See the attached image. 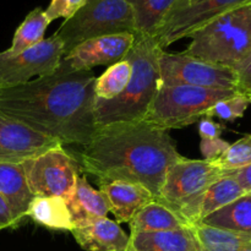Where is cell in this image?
I'll return each instance as SVG.
<instances>
[{
    "mask_svg": "<svg viewBox=\"0 0 251 251\" xmlns=\"http://www.w3.org/2000/svg\"><path fill=\"white\" fill-rule=\"evenodd\" d=\"M92 70H73L63 60L54 73L0 87V113L63 145L83 147L96 136Z\"/></svg>",
    "mask_w": 251,
    "mask_h": 251,
    "instance_id": "6da1fadb",
    "label": "cell"
},
{
    "mask_svg": "<svg viewBox=\"0 0 251 251\" xmlns=\"http://www.w3.org/2000/svg\"><path fill=\"white\" fill-rule=\"evenodd\" d=\"M81 171L100 183L125 180L140 184L159 198L167 171L181 156L168 130L144 122L122 123L100 127L82 147Z\"/></svg>",
    "mask_w": 251,
    "mask_h": 251,
    "instance_id": "7a4b0ae2",
    "label": "cell"
},
{
    "mask_svg": "<svg viewBox=\"0 0 251 251\" xmlns=\"http://www.w3.org/2000/svg\"><path fill=\"white\" fill-rule=\"evenodd\" d=\"M164 50L152 36L135 33L134 43L124 59L131 65V76L125 90L110 100H95L97 127L144 120L161 83L159 54Z\"/></svg>",
    "mask_w": 251,
    "mask_h": 251,
    "instance_id": "3957f363",
    "label": "cell"
},
{
    "mask_svg": "<svg viewBox=\"0 0 251 251\" xmlns=\"http://www.w3.org/2000/svg\"><path fill=\"white\" fill-rule=\"evenodd\" d=\"M189 38L184 53L238 73L251 59V2L216 17Z\"/></svg>",
    "mask_w": 251,
    "mask_h": 251,
    "instance_id": "277c9868",
    "label": "cell"
},
{
    "mask_svg": "<svg viewBox=\"0 0 251 251\" xmlns=\"http://www.w3.org/2000/svg\"><path fill=\"white\" fill-rule=\"evenodd\" d=\"M233 172L225 171L211 161L183 157L168 168L156 201L176 211L193 226L199 223L201 202L207 189Z\"/></svg>",
    "mask_w": 251,
    "mask_h": 251,
    "instance_id": "5b68a950",
    "label": "cell"
},
{
    "mask_svg": "<svg viewBox=\"0 0 251 251\" xmlns=\"http://www.w3.org/2000/svg\"><path fill=\"white\" fill-rule=\"evenodd\" d=\"M237 95L235 90L162 86L150 105L144 122L168 131L181 129L205 118L217 102Z\"/></svg>",
    "mask_w": 251,
    "mask_h": 251,
    "instance_id": "8992f818",
    "label": "cell"
},
{
    "mask_svg": "<svg viewBox=\"0 0 251 251\" xmlns=\"http://www.w3.org/2000/svg\"><path fill=\"white\" fill-rule=\"evenodd\" d=\"M115 33L135 34L134 14L126 0H86L54 34L63 41L66 54L87 39Z\"/></svg>",
    "mask_w": 251,
    "mask_h": 251,
    "instance_id": "52a82bcc",
    "label": "cell"
},
{
    "mask_svg": "<svg viewBox=\"0 0 251 251\" xmlns=\"http://www.w3.org/2000/svg\"><path fill=\"white\" fill-rule=\"evenodd\" d=\"M63 144L51 147L48 151L22 162L27 185L34 198H63L71 194L81 166Z\"/></svg>",
    "mask_w": 251,
    "mask_h": 251,
    "instance_id": "ba28073f",
    "label": "cell"
},
{
    "mask_svg": "<svg viewBox=\"0 0 251 251\" xmlns=\"http://www.w3.org/2000/svg\"><path fill=\"white\" fill-rule=\"evenodd\" d=\"M161 83L164 87L190 86V87L235 90L238 75L234 70L217 64L201 60L183 53L159 54Z\"/></svg>",
    "mask_w": 251,
    "mask_h": 251,
    "instance_id": "9c48e42d",
    "label": "cell"
},
{
    "mask_svg": "<svg viewBox=\"0 0 251 251\" xmlns=\"http://www.w3.org/2000/svg\"><path fill=\"white\" fill-rule=\"evenodd\" d=\"M64 55V43L55 34L19 54L1 51L0 87L22 85L31 81L34 76L49 75L60 65Z\"/></svg>",
    "mask_w": 251,
    "mask_h": 251,
    "instance_id": "30bf717a",
    "label": "cell"
},
{
    "mask_svg": "<svg viewBox=\"0 0 251 251\" xmlns=\"http://www.w3.org/2000/svg\"><path fill=\"white\" fill-rule=\"evenodd\" d=\"M250 2L251 0H199L184 9L169 12L153 37L164 49L174 42L189 38L216 17Z\"/></svg>",
    "mask_w": 251,
    "mask_h": 251,
    "instance_id": "8fae6325",
    "label": "cell"
},
{
    "mask_svg": "<svg viewBox=\"0 0 251 251\" xmlns=\"http://www.w3.org/2000/svg\"><path fill=\"white\" fill-rule=\"evenodd\" d=\"M134 43V33L96 37L77 44L61 60L73 70H91L98 65H113L123 60Z\"/></svg>",
    "mask_w": 251,
    "mask_h": 251,
    "instance_id": "7c38bea8",
    "label": "cell"
},
{
    "mask_svg": "<svg viewBox=\"0 0 251 251\" xmlns=\"http://www.w3.org/2000/svg\"><path fill=\"white\" fill-rule=\"evenodd\" d=\"M59 144L0 113V162L22 163Z\"/></svg>",
    "mask_w": 251,
    "mask_h": 251,
    "instance_id": "4fadbf2b",
    "label": "cell"
},
{
    "mask_svg": "<svg viewBox=\"0 0 251 251\" xmlns=\"http://www.w3.org/2000/svg\"><path fill=\"white\" fill-rule=\"evenodd\" d=\"M74 239L86 251H125L129 235L119 223L107 217L95 218L71 229Z\"/></svg>",
    "mask_w": 251,
    "mask_h": 251,
    "instance_id": "5bb4252c",
    "label": "cell"
},
{
    "mask_svg": "<svg viewBox=\"0 0 251 251\" xmlns=\"http://www.w3.org/2000/svg\"><path fill=\"white\" fill-rule=\"evenodd\" d=\"M100 191L104 196L109 212L117 218V223H129L144 206L154 201L153 195L146 188L125 180L100 183Z\"/></svg>",
    "mask_w": 251,
    "mask_h": 251,
    "instance_id": "9a60e30c",
    "label": "cell"
},
{
    "mask_svg": "<svg viewBox=\"0 0 251 251\" xmlns=\"http://www.w3.org/2000/svg\"><path fill=\"white\" fill-rule=\"evenodd\" d=\"M125 251H203L190 228L131 233Z\"/></svg>",
    "mask_w": 251,
    "mask_h": 251,
    "instance_id": "2e32d148",
    "label": "cell"
},
{
    "mask_svg": "<svg viewBox=\"0 0 251 251\" xmlns=\"http://www.w3.org/2000/svg\"><path fill=\"white\" fill-rule=\"evenodd\" d=\"M0 195L7 202L17 226H20L34 199L27 185L21 163L0 162Z\"/></svg>",
    "mask_w": 251,
    "mask_h": 251,
    "instance_id": "e0dca14e",
    "label": "cell"
},
{
    "mask_svg": "<svg viewBox=\"0 0 251 251\" xmlns=\"http://www.w3.org/2000/svg\"><path fill=\"white\" fill-rule=\"evenodd\" d=\"M65 201L73 218L74 227L95 218L107 217L109 212L104 196L90 185L85 174H80L75 188Z\"/></svg>",
    "mask_w": 251,
    "mask_h": 251,
    "instance_id": "ac0fdd59",
    "label": "cell"
},
{
    "mask_svg": "<svg viewBox=\"0 0 251 251\" xmlns=\"http://www.w3.org/2000/svg\"><path fill=\"white\" fill-rule=\"evenodd\" d=\"M131 233L163 232L181 228H190L191 225L168 206L152 201L141 208L129 222Z\"/></svg>",
    "mask_w": 251,
    "mask_h": 251,
    "instance_id": "d6986e66",
    "label": "cell"
},
{
    "mask_svg": "<svg viewBox=\"0 0 251 251\" xmlns=\"http://www.w3.org/2000/svg\"><path fill=\"white\" fill-rule=\"evenodd\" d=\"M199 223L251 235V193L206 216Z\"/></svg>",
    "mask_w": 251,
    "mask_h": 251,
    "instance_id": "ffe728a7",
    "label": "cell"
},
{
    "mask_svg": "<svg viewBox=\"0 0 251 251\" xmlns=\"http://www.w3.org/2000/svg\"><path fill=\"white\" fill-rule=\"evenodd\" d=\"M26 217L49 229L69 230L74 228L70 211L63 198H34Z\"/></svg>",
    "mask_w": 251,
    "mask_h": 251,
    "instance_id": "44dd1931",
    "label": "cell"
},
{
    "mask_svg": "<svg viewBox=\"0 0 251 251\" xmlns=\"http://www.w3.org/2000/svg\"><path fill=\"white\" fill-rule=\"evenodd\" d=\"M203 251H242L251 247V235L195 223L190 227Z\"/></svg>",
    "mask_w": 251,
    "mask_h": 251,
    "instance_id": "7402d4cb",
    "label": "cell"
},
{
    "mask_svg": "<svg viewBox=\"0 0 251 251\" xmlns=\"http://www.w3.org/2000/svg\"><path fill=\"white\" fill-rule=\"evenodd\" d=\"M132 9L135 33L154 36L178 0H126Z\"/></svg>",
    "mask_w": 251,
    "mask_h": 251,
    "instance_id": "603a6c76",
    "label": "cell"
},
{
    "mask_svg": "<svg viewBox=\"0 0 251 251\" xmlns=\"http://www.w3.org/2000/svg\"><path fill=\"white\" fill-rule=\"evenodd\" d=\"M233 173L220 178L207 189L203 195L202 202H201L199 222H201V220L205 218L206 216L216 212L217 210L225 207L228 203L233 202L240 196L247 194L239 181L233 176Z\"/></svg>",
    "mask_w": 251,
    "mask_h": 251,
    "instance_id": "cb8c5ba5",
    "label": "cell"
},
{
    "mask_svg": "<svg viewBox=\"0 0 251 251\" xmlns=\"http://www.w3.org/2000/svg\"><path fill=\"white\" fill-rule=\"evenodd\" d=\"M49 24L50 22L47 19L42 7L32 10L15 31L11 46L6 49L7 53L19 54L43 41Z\"/></svg>",
    "mask_w": 251,
    "mask_h": 251,
    "instance_id": "d4e9b609",
    "label": "cell"
},
{
    "mask_svg": "<svg viewBox=\"0 0 251 251\" xmlns=\"http://www.w3.org/2000/svg\"><path fill=\"white\" fill-rule=\"evenodd\" d=\"M130 76H131V65L126 59H123V60L108 66L107 70L100 77H96V100H114L125 90L129 83Z\"/></svg>",
    "mask_w": 251,
    "mask_h": 251,
    "instance_id": "484cf974",
    "label": "cell"
},
{
    "mask_svg": "<svg viewBox=\"0 0 251 251\" xmlns=\"http://www.w3.org/2000/svg\"><path fill=\"white\" fill-rule=\"evenodd\" d=\"M220 168L225 171H238L251 164V135L238 140L233 145H229L227 151L212 161Z\"/></svg>",
    "mask_w": 251,
    "mask_h": 251,
    "instance_id": "4316f807",
    "label": "cell"
},
{
    "mask_svg": "<svg viewBox=\"0 0 251 251\" xmlns=\"http://www.w3.org/2000/svg\"><path fill=\"white\" fill-rule=\"evenodd\" d=\"M249 100L243 96L237 95L232 98L220 100L207 112L206 117H218L226 122H233L238 118H243L245 110L249 107Z\"/></svg>",
    "mask_w": 251,
    "mask_h": 251,
    "instance_id": "83f0119b",
    "label": "cell"
},
{
    "mask_svg": "<svg viewBox=\"0 0 251 251\" xmlns=\"http://www.w3.org/2000/svg\"><path fill=\"white\" fill-rule=\"evenodd\" d=\"M86 0H50L47 10H44L49 22L56 19L69 20L85 5Z\"/></svg>",
    "mask_w": 251,
    "mask_h": 251,
    "instance_id": "f1b7e54d",
    "label": "cell"
},
{
    "mask_svg": "<svg viewBox=\"0 0 251 251\" xmlns=\"http://www.w3.org/2000/svg\"><path fill=\"white\" fill-rule=\"evenodd\" d=\"M229 144L221 137L215 139H201L200 150L205 161H216L228 150Z\"/></svg>",
    "mask_w": 251,
    "mask_h": 251,
    "instance_id": "f546056e",
    "label": "cell"
},
{
    "mask_svg": "<svg viewBox=\"0 0 251 251\" xmlns=\"http://www.w3.org/2000/svg\"><path fill=\"white\" fill-rule=\"evenodd\" d=\"M237 75L238 80L235 91L238 92V95L247 98L249 103H251V59L244 68L238 71Z\"/></svg>",
    "mask_w": 251,
    "mask_h": 251,
    "instance_id": "4dcf8cb0",
    "label": "cell"
},
{
    "mask_svg": "<svg viewBox=\"0 0 251 251\" xmlns=\"http://www.w3.org/2000/svg\"><path fill=\"white\" fill-rule=\"evenodd\" d=\"M222 125L218 123L213 122L211 118H202L199 123V134H200L201 139H215V137H220L222 134Z\"/></svg>",
    "mask_w": 251,
    "mask_h": 251,
    "instance_id": "1f68e13d",
    "label": "cell"
},
{
    "mask_svg": "<svg viewBox=\"0 0 251 251\" xmlns=\"http://www.w3.org/2000/svg\"><path fill=\"white\" fill-rule=\"evenodd\" d=\"M16 221H15L14 215H12L11 210H10L9 205L6 201L4 200L1 195H0V230L6 229V228H11L15 229L17 228Z\"/></svg>",
    "mask_w": 251,
    "mask_h": 251,
    "instance_id": "d6a6232c",
    "label": "cell"
},
{
    "mask_svg": "<svg viewBox=\"0 0 251 251\" xmlns=\"http://www.w3.org/2000/svg\"><path fill=\"white\" fill-rule=\"evenodd\" d=\"M233 176H235L242 188L244 189L245 193H251V164L244 168H240L234 171Z\"/></svg>",
    "mask_w": 251,
    "mask_h": 251,
    "instance_id": "836d02e7",
    "label": "cell"
},
{
    "mask_svg": "<svg viewBox=\"0 0 251 251\" xmlns=\"http://www.w3.org/2000/svg\"><path fill=\"white\" fill-rule=\"evenodd\" d=\"M196 1H199V0H178V1L176 2V5H174V6H173V9H172V11H176V10L184 9V7L189 6V5L194 4V2H196Z\"/></svg>",
    "mask_w": 251,
    "mask_h": 251,
    "instance_id": "e575fe53",
    "label": "cell"
},
{
    "mask_svg": "<svg viewBox=\"0 0 251 251\" xmlns=\"http://www.w3.org/2000/svg\"><path fill=\"white\" fill-rule=\"evenodd\" d=\"M242 251H251V247L250 248H247V249H244V250H242Z\"/></svg>",
    "mask_w": 251,
    "mask_h": 251,
    "instance_id": "d590c367",
    "label": "cell"
}]
</instances>
